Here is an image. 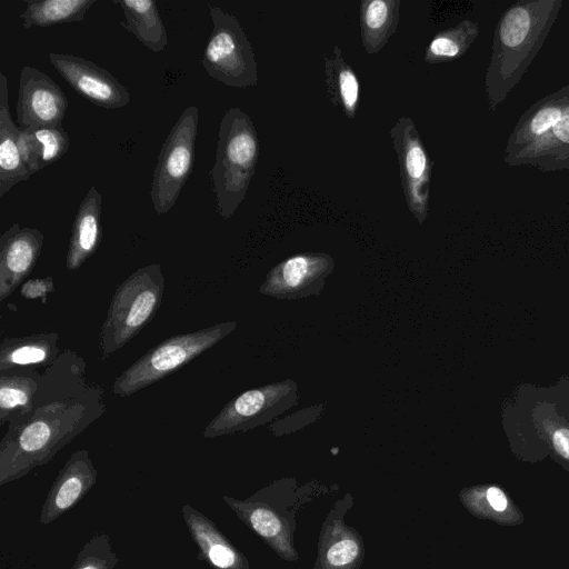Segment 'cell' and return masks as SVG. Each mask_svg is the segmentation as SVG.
I'll return each mask as SVG.
<instances>
[{
    "label": "cell",
    "mask_w": 569,
    "mask_h": 569,
    "mask_svg": "<svg viewBox=\"0 0 569 569\" xmlns=\"http://www.w3.org/2000/svg\"><path fill=\"white\" fill-rule=\"evenodd\" d=\"M44 234L13 223L0 237V301L8 298L34 268Z\"/></svg>",
    "instance_id": "15"
},
{
    "label": "cell",
    "mask_w": 569,
    "mask_h": 569,
    "mask_svg": "<svg viewBox=\"0 0 569 569\" xmlns=\"http://www.w3.org/2000/svg\"><path fill=\"white\" fill-rule=\"evenodd\" d=\"M462 506L475 517L501 526H518L525 516L510 496L498 485H477L459 492Z\"/></svg>",
    "instance_id": "19"
},
{
    "label": "cell",
    "mask_w": 569,
    "mask_h": 569,
    "mask_svg": "<svg viewBox=\"0 0 569 569\" xmlns=\"http://www.w3.org/2000/svg\"><path fill=\"white\" fill-rule=\"evenodd\" d=\"M53 290V279L46 277L26 280L21 284L20 293L26 299H41L44 303L47 295Z\"/></svg>",
    "instance_id": "32"
},
{
    "label": "cell",
    "mask_w": 569,
    "mask_h": 569,
    "mask_svg": "<svg viewBox=\"0 0 569 569\" xmlns=\"http://www.w3.org/2000/svg\"><path fill=\"white\" fill-rule=\"evenodd\" d=\"M56 332L6 338L0 345V371L52 362L59 353Z\"/></svg>",
    "instance_id": "22"
},
{
    "label": "cell",
    "mask_w": 569,
    "mask_h": 569,
    "mask_svg": "<svg viewBox=\"0 0 569 569\" xmlns=\"http://www.w3.org/2000/svg\"><path fill=\"white\" fill-rule=\"evenodd\" d=\"M67 109L68 99L56 81L37 68L21 69L16 107L20 128L60 126Z\"/></svg>",
    "instance_id": "12"
},
{
    "label": "cell",
    "mask_w": 569,
    "mask_h": 569,
    "mask_svg": "<svg viewBox=\"0 0 569 569\" xmlns=\"http://www.w3.org/2000/svg\"><path fill=\"white\" fill-rule=\"evenodd\" d=\"M198 121V108H186L161 147L150 189L152 206L159 214L176 204L193 170Z\"/></svg>",
    "instance_id": "7"
},
{
    "label": "cell",
    "mask_w": 569,
    "mask_h": 569,
    "mask_svg": "<svg viewBox=\"0 0 569 569\" xmlns=\"http://www.w3.org/2000/svg\"><path fill=\"white\" fill-rule=\"evenodd\" d=\"M124 14L120 24L154 53L168 44V32L154 0H113Z\"/></svg>",
    "instance_id": "23"
},
{
    "label": "cell",
    "mask_w": 569,
    "mask_h": 569,
    "mask_svg": "<svg viewBox=\"0 0 569 569\" xmlns=\"http://www.w3.org/2000/svg\"><path fill=\"white\" fill-rule=\"evenodd\" d=\"M101 211V193L91 187L73 219L66 258L69 271L79 269L99 248L102 237Z\"/></svg>",
    "instance_id": "17"
},
{
    "label": "cell",
    "mask_w": 569,
    "mask_h": 569,
    "mask_svg": "<svg viewBox=\"0 0 569 569\" xmlns=\"http://www.w3.org/2000/svg\"><path fill=\"white\" fill-rule=\"evenodd\" d=\"M327 97L348 119H355L360 103L361 86L357 72L335 44L330 56H323Z\"/></svg>",
    "instance_id": "20"
},
{
    "label": "cell",
    "mask_w": 569,
    "mask_h": 569,
    "mask_svg": "<svg viewBox=\"0 0 569 569\" xmlns=\"http://www.w3.org/2000/svg\"><path fill=\"white\" fill-rule=\"evenodd\" d=\"M101 412L91 409L89 401L68 396L34 407L23 419L9 425L0 442V486L49 463Z\"/></svg>",
    "instance_id": "1"
},
{
    "label": "cell",
    "mask_w": 569,
    "mask_h": 569,
    "mask_svg": "<svg viewBox=\"0 0 569 569\" xmlns=\"http://www.w3.org/2000/svg\"><path fill=\"white\" fill-rule=\"evenodd\" d=\"M97 0H26V9L19 14L26 29L51 27L84 20Z\"/></svg>",
    "instance_id": "24"
},
{
    "label": "cell",
    "mask_w": 569,
    "mask_h": 569,
    "mask_svg": "<svg viewBox=\"0 0 569 569\" xmlns=\"http://www.w3.org/2000/svg\"><path fill=\"white\" fill-rule=\"evenodd\" d=\"M555 136L563 141L569 142V114L562 116L553 126Z\"/></svg>",
    "instance_id": "34"
},
{
    "label": "cell",
    "mask_w": 569,
    "mask_h": 569,
    "mask_svg": "<svg viewBox=\"0 0 569 569\" xmlns=\"http://www.w3.org/2000/svg\"><path fill=\"white\" fill-rule=\"evenodd\" d=\"M19 131L9 110L8 80L0 72V197L32 174L20 156Z\"/></svg>",
    "instance_id": "18"
},
{
    "label": "cell",
    "mask_w": 569,
    "mask_h": 569,
    "mask_svg": "<svg viewBox=\"0 0 569 569\" xmlns=\"http://www.w3.org/2000/svg\"><path fill=\"white\" fill-rule=\"evenodd\" d=\"M400 0H362L360 37L367 53H378L396 33L400 20Z\"/></svg>",
    "instance_id": "21"
},
{
    "label": "cell",
    "mask_w": 569,
    "mask_h": 569,
    "mask_svg": "<svg viewBox=\"0 0 569 569\" xmlns=\"http://www.w3.org/2000/svg\"><path fill=\"white\" fill-rule=\"evenodd\" d=\"M181 515L198 549L199 560L213 569H251L247 557L210 518L188 503L181 507Z\"/></svg>",
    "instance_id": "16"
},
{
    "label": "cell",
    "mask_w": 569,
    "mask_h": 569,
    "mask_svg": "<svg viewBox=\"0 0 569 569\" xmlns=\"http://www.w3.org/2000/svg\"><path fill=\"white\" fill-rule=\"evenodd\" d=\"M471 36L472 26L467 21L436 33L425 50V62L432 64L458 58L466 50Z\"/></svg>",
    "instance_id": "27"
},
{
    "label": "cell",
    "mask_w": 569,
    "mask_h": 569,
    "mask_svg": "<svg viewBox=\"0 0 569 569\" xmlns=\"http://www.w3.org/2000/svg\"><path fill=\"white\" fill-rule=\"evenodd\" d=\"M529 26L530 18L525 9L510 10L501 23L500 36L502 42L508 47L520 44L527 36Z\"/></svg>",
    "instance_id": "30"
},
{
    "label": "cell",
    "mask_w": 569,
    "mask_h": 569,
    "mask_svg": "<svg viewBox=\"0 0 569 569\" xmlns=\"http://www.w3.org/2000/svg\"><path fill=\"white\" fill-rule=\"evenodd\" d=\"M299 399L292 379L249 389L231 399L203 430L204 438L247 431L271 421Z\"/></svg>",
    "instance_id": "8"
},
{
    "label": "cell",
    "mask_w": 569,
    "mask_h": 569,
    "mask_svg": "<svg viewBox=\"0 0 569 569\" xmlns=\"http://www.w3.org/2000/svg\"><path fill=\"white\" fill-rule=\"evenodd\" d=\"M18 142L21 159L29 171L32 174L40 171L38 146L31 128H20Z\"/></svg>",
    "instance_id": "31"
},
{
    "label": "cell",
    "mask_w": 569,
    "mask_h": 569,
    "mask_svg": "<svg viewBox=\"0 0 569 569\" xmlns=\"http://www.w3.org/2000/svg\"><path fill=\"white\" fill-rule=\"evenodd\" d=\"M118 563L110 537L97 532L79 550L70 569H116Z\"/></svg>",
    "instance_id": "28"
},
{
    "label": "cell",
    "mask_w": 569,
    "mask_h": 569,
    "mask_svg": "<svg viewBox=\"0 0 569 569\" xmlns=\"http://www.w3.org/2000/svg\"><path fill=\"white\" fill-rule=\"evenodd\" d=\"M98 470L87 449L74 451L64 462L41 507L39 523L49 525L72 509L96 485Z\"/></svg>",
    "instance_id": "14"
},
{
    "label": "cell",
    "mask_w": 569,
    "mask_h": 569,
    "mask_svg": "<svg viewBox=\"0 0 569 569\" xmlns=\"http://www.w3.org/2000/svg\"><path fill=\"white\" fill-rule=\"evenodd\" d=\"M333 269L335 260L329 253H295L269 270L259 292L280 300L318 296Z\"/></svg>",
    "instance_id": "10"
},
{
    "label": "cell",
    "mask_w": 569,
    "mask_h": 569,
    "mask_svg": "<svg viewBox=\"0 0 569 569\" xmlns=\"http://www.w3.org/2000/svg\"><path fill=\"white\" fill-rule=\"evenodd\" d=\"M164 289L159 263L137 269L116 289L99 336L103 357L119 350L154 317Z\"/></svg>",
    "instance_id": "4"
},
{
    "label": "cell",
    "mask_w": 569,
    "mask_h": 569,
    "mask_svg": "<svg viewBox=\"0 0 569 569\" xmlns=\"http://www.w3.org/2000/svg\"><path fill=\"white\" fill-rule=\"evenodd\" d=\"M39 151V169L57 162L69 149L70 139L62 124L31 128Z\"/></svg>",
    "instance_id": "29"
},
{
    "label": "cell",
    "mask_w": 569,
    "mask_h": 569,
    "mask_svg": "<svg viewBox=\"0 0 569 569\" xmlns=\"http://www.w3.org/2000/svg\"><path fill=\"white\" fill-rule=\"evenodd\" d=\"M330 491L318 481L299 485L293 478L276 480L244 499L222 496L224 503L248 528L286 561L299 560L293 536L299 510Z\"/></svg>",
    "instance_id": "2"
},
{
    "label": "cell",
    "mask_w": 569,
    "mask_h": 569,
    "mask_svg": "<svg viewBox=\"0 0 569 569\" xmlns=\"http://www.w3.org/2000/svg\"><path fill=\"white\" fill-rule=\"evenodd\" d=\"M532 419L538 435L552 457L569 470V422L549 403L538 406Z\"/></svg>",
    "instance_id": "26"
},
{
    "label": "cell",
    "mask_w": 569,
    "mask_h": 569,
    "mask_svg": "<svg viewBox=\"0 0 569 569\" xmlns=\"http://www.w3.org/2000/svg\"><path fill=\"white\" fill-rule=\"evenodd\" d=\"M49 60L66 82L97 107L119 109L130 103V93L108 70L84 58L49 53Z\"/></svg>",
    "instance_id": "13"
},
{
    "label": "cell",
    "mask_w": 569,
    "mask_h": 569,
    "mask_svg": "<svg viewBox=\"0 0 569 569\" xmlns=\"http://www.w3.org/2000/svg\"><path fill=\"white\" fill-rule=\"evenodd\" d=\"M390 138L406 204L417 222L422 224L429 211L433 161L410 117L402 116L397 120L390 129Z\"/></svg>",
    "instance_id": "9"
},
{
    "label": "cell",
    "mask_w": 569,
    "mask_h": 569,
    "mask_svg": "<svg viewBox=\"0 0 569 569\" xmlns=\"http://www.w3.org/2000/svg\"><path fill=\"white\" fill-rule=\"evenodd\" d=\"M352 505L351 493L332 505L321 526L313 569H361L365 559L362 536L345 521Z\"/></svg>",
    "instance_id": "11"
},
{
    "label": "cell",
    "mask_w": 569,
    "mask_h": 569,
    "mask_svg": "<svg viewBox=\"0 0 569 569\" xmlns=\"http://www.w3.org/2000/svg\"><path fill=\"white\" fill-rule=\"evenodd\" d=\"M560 118L561 111L557 108L541 109L531 120V130L536 134H541L553 127Z\"/></svg>",
    "instance_id": "33"
},
{
    "label": "cell",
    "mask_w": 569,
    "mask_h": 569,
    "mask_svg": "<svg viewBox=\"0 0 569 569\" xmlns=\"http://www.w3.org/2000/svg\"><path fill=\"white\" fill-rule=\"evenodd\" d=\"M236 327V321H226L159 342L117 378L113 393L128 397L166 378L220 342Z\"/></svg>",
    "instance_id": "5"
},
{
    "label": "cell",
    "mask_w": 569,
    "mask_h": 569,
    "mask_svg": "<svg viewBox=\"0 0 569 569\" xmlns=\"http://www.w3.org/2000/svg\"><path fill=\"white\" fill-rule=\"evenodd\" d=\"M37 381L27 376H0V423H14L32 412Z\"/></svg>",
    "instance_id": "25"
},
{
    "label": "cell",
    "mask_w": 569,
    "mask_h": 569,
    "mask_svg": "<svg viewBox=\"0 0 569 569\" xmlns=\"http://www.w3.org/2000/svg\"><path fill=\"white\" fill-rule=\"evenodd\" d=\"M259 153V138L250 117L238 107L227 109L219 124L216 160L210 171L217 210L222 218H230L246 198Z\"/></svg>",
    "instance_id": "3"
},
{
    "label": "cell",
    "mask_w": 569,
    "mask_h": 569,
    "mask_svg": "<svg viewBox=\"0 0 569 569\" xmlns=\"http://www.w3.org/2000/svg\"><path fill=\"white\" fill-rule=\"evenodd\" d=\"M213 24L201 63L207 73L228 87L246 88L258 83L254 51L239 20L217 6H209Z\"/></svg>",
    "instance_id": "6"
}]
</instances>
